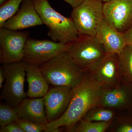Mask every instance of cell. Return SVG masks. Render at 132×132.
Returning a JSON list of instances; mask_svg holds the SVG:
<instances>
[{
	"instance_id": "obj_1",
	"label": "cell",
	"mask_w": 132,
	"mask_h": 132,
	"mask_svg": "<svg viewBox=\"0 0 132 132\" xmlns=\"http://www.w3.org/2000/svg\"><path fill=\"white\" fill-rule=\"evenodd\" d=\"M105 89L90 73H85L81 81L72 88L71 101L65 112L58 119L47 124L45 132H59L62 127L70 132L90 109L98 105Z\"/></svg>"
},
{
	"instance_id": "obj_2",
	"label": "cell",
	"mask_w": 132,
	"mask_h": 132,
	"mask_svg": "<svg viewBox=\"0 0 132 132\" xmlns=\"http://www.w3.org/2000/svg\"><path fill=\"white\" fill-rule=\"evenodd\" d=\"M36 9L43 24L48 29V35L54 41L68 44L79 36L73 21L65 17L52 7L48 0H35Z\"/></svg>"
},
{
	"instance_id": "obj_3",
	"label": "cell",
	"mask_w": 132,
	"mask_h": 132,
	"mask_svg": "<svg viewBox=\"0 0 132 132\" xmlns=\"http://www.w3.org/2000/svg\"><path fill=\"white\" fill-rule=\"evenodd\" d=\"M49 85L73 88L82 80L83 73L67 52H63L39 66Z\"/></svg>"
},
{
	"instance_id": "obj_4",
	"label": "cell",
	"mask_w": 132,
	"mask_h": 132,
	"mask_svg": "<svg viewBox=\"0 0 132 132\" xmlns=\"http://www.w3.org/2000/svg\"><path fill=\"white\" fill-rule=\"evenodd\" d=\"M75 64L84 73L92 71L106 54L96 36L80 35L71 43L67 52Z\"/></svg>"
},
{
	"instance_id": "obj_5",
	"label": "cell",
	"mask_w": 132,
	"mask_h": 132,
	"mask_svg": "<svg viewBox=\"0 0 132 132\" xmlns=\"http://www.w3.org/2000/svg\"><path fill=\"white\" fill-rule=\"evenodd\" d=\"M101 0H84L71 13V17L79 35L95 36L104 19Z\"/></svg>"
},
{
	"instance_id": "obj_6",
	"label": "cell",
	"mask_w": 132,
	"mask_h": 132,
	"mask_svg": "<svg viewBox=\"0 0 132 132\" xmlns=\"http://www.w3.org/2000/svg\"><path fill=\"white\" fill-rule=\"evenodd\" d=\"M5 76V82L1 94V99L14 108H16L27 93L24 86L26 76L23 61L4 64L2 66Z\"/></svg>"
},
{
	"instance_id": "obj_7",
	"label": "cell",
	"mask_w": 132,
	"mask_h": 132,
	"mask_svg": "<svg viewBox=\"0 0 132 132\" xmlns=\"http://www.w3.org/2000/svg\"><path fill=\"white\" fill-rule=\"evenodd\" d=\"M70 45L71 43L65 44L53 40L28 38L22 61L39 67L60 54L67 52Z\"/></svg>"
},
{
	"instance_id": "obj_8",
	"label": "cell",
	"mask_w": 132,
	"mask_h": 132,
	"mask_svg": "<svg viewBox=\"0 0 132 132\" xmlns=\"http://www.w3.org/2000/svg\"><path fill=\"white\" fill-rule=\"evenodd\" d=\"M29 33L1 28L0 46L1 64L22 61L24 48Z\"/></svg>"
},
{
	"instance_id": "obj_9",
	"label": "cell",
	"mask_w": 132,
	"mask_h": 132,
	"mask_svg": "<svg viewBox=\"0 0 132 132\" xmlns=\"http://www.w3.org/2000/svg\"><path fill=\"white\" fill-rule=\"evenodd\" d=\"M103 11L106 21L119 32L132 26V0H110L104 3Z\"/></svg>"
},
{
	"instance_id": "obj_10",
	"label": "cell",
	"mask_w": 132,
	"mask_h": 132,
	"mask_svg": "<svg viewBox=\"0 0 132 132\" xmlns=\"http://www.w3.org/2000/svg\"><path fill=\"white\" fill-rule=\"evenodd\" d=\"M98 105L111 108L118 113L132 111V84L122 81L113 87L106 88Z\"/></svg>"
},
{
	"instance_id": "obj_11",
	"label": "cell",
	"mask_w": 132,
	"mask_h": 132,
	"mask_svg": "<svg viewBox=\"0 0 132 132\" xmlns=\"http://www.w3.org/2000/svg\"><path fill=\"white\" fill-rule=\"evenodd\" d=\"M72 95V88L55 86L43 97L48 123L58 119L65 112Z\"/></svg>"
},
{
	"instance_id": "obj_12",
	"label": "cell",
	"mask_w": 132,
	"mask_h": 132,
	"mask_svg": "<svg viewBox=\"0 0 132 132\" xmlns=\"http://www.w3.org/2000/svg\"><path fill=\"white\" fill-rule=\"evenodd\" d=\"M88 73L105 88L119 85L122 82V79L119 67L118 54H106Z\"/></svg>"
},
{
	"instance_id": "obj_13",
	"label": "cell",
	"mask_w": 132,
	"mask_h": 132,
	"mask_svg": "<svg viewBox=\"0 0 132 132\" xmlns=\"http://www.w3.org/2000/svg\"><path fill=\"white\" fill-rule=\"evenodd\" d=\"M42 24L36 9L35 0H24L16 14L5 22L1 28L19 31Z\"/></svg>"
},
{
	"instance_id": "obj_14",
	"label": "cell",
	"mask_w": 132,
	"mask_h": 132,
	"mask_svg": "<svg viewBox=\"0 0 132 132\" xmlns=\"http://www.w3.org/2000/svg\"><path fill=\"white\" fill-rule=\"evenodd\" d=\"M95 36L106 54H119L127 45L124 33L116 30L105 19Z\"/></svg>"
},
{
	"instance_id": "obj_15",
	"label": "cell",
	"mask_w": 132,
	"mask_h": 132,
	"mask_svg": "<svg viewBox=\"0 0 132 132\" xmlns=\"http://www.w3.org/2000/svg\"><path fill=\"white\" fill-rule=\"evenodd\" d=\"M15 108L19 118L44 125L48 123L43 97L25 98Z\"/></svg>"
},
{
	"instance_id": "obj_16",
	"label": "cell",
	"mask_w": 132,
	"mask_h": 132,
	"mask_svg": "<svg viewBox=\"0 0 132 132\" xmlns=\"http://www.w3.org/2000/svg\"><path fill=\"white\" fill-rule=\"evenodd\" d=\"M24 62L28 85L27 96L33 98L43 97L49 90V84L40 67Z\"/></svg>"
},
{
	"instance_id": "obj_17",
	"label": "cell",
	"mask_w": 132,
	"mask_h": 132,
	"mask_svg": "<svg viewBox=\"0 0 132 132\" xmlns=\"http://www.w3.org/2000/svg\"><path fill=\"white\" fill-rule=\"evenodd\" d=\"M118 114L113 109L97 105L90 109L83 119L89 121L110 122L113 121Z\"/></svg>"
},
{
	"instance_id": "obj_18",
	"label": "cell",
	"mask_w": 132,
	"mask_h": 132,
	"mask_svg": "<svg viewBox=\"0 0 132 132\" xmlns=\"http://www.w3.org/2000/svg\"><path fill=\"white\" fill-rule=\"evenodd\" d=\"M118 55L122 81L132 84V46L127 45Z\"/></svg>"
},
{
	"instance_id": "obj_19",
	"label": "cell",
	"mask_w": 132,
	"mask_h": 132,
	"mask_svg": "<svg viewBox=\"0 0 132 132\" xmlns=\"http://www.w3.org/2000/svg\"><path fill=\"white\" fill-rule=\"evenodd\" d=\"M113 121L96 122L82 119L76 123L70 132H105L108 131Z\"/></svg>"
},
{
	"instance_id": "obj_20",
	"label": "cell",
	"mask_w": 132,
	"mask_h": 132,
	"mask_svg": "<svg viewBox=\"0 0 132 132\" xmlns=\"http://www.w3.org/2000/svg\"><path fill=\"white\" fill-rule=\"evenodd\" d=\"M24 0H7L0 6V28L18 12Z\"/></svg>"
},
{
	"instance_id": "obj_21",
	"label": "cell",
	"mask_w": 132,
	"mask_h": 132,
	"mask_svg": "<svg viewBox=\"0 0 132 132\" xmlns=\"http://www.w3.org/2000/svg\"><path fill=\"white\" fill-rule=\"evenodd\" d=\"M108 131L132 132V114H118Z\"/></svg>"
},
{
	"instance_id": "obj_22",
	"label": "cell",
	"mask_w": 132,
	"mask_h": 132,
	"mask_svg": "<svg viewBox=\"0 0 132 132\" xmlns=\"http://www.w3.org/2000/svg\"><path fill=\"white\" fill-rule=\"evenodd\" d=\"M19 119V116L15 108L6 103H1L0 105L1 127L15 122Z\"/></svg>"
},
{
	"instance_id": "obj_23",
	"label": "cell",
	"mask_w": 132,
	"mask_h": 132,
	"mask_svg": "<svg viewBox=\"0 0 132 132\" xmlns=\"http://www.w3.org/2000/svg\"><path fill=\"white\" fill-rule=\"evenodd\" d=\"M16 123L25 132H41L46 131V125L19 118Z\"/></svg>"
},
{
	"instance_id": "obj_24",
	"label": "cell",
	"mask_w": 132,
	"mask_h": 132,
	"mask_svg": "<svg viewBox=\"0 0 132 132\" xmlns=\"http://www.w3.org/2000/svg\"><path fill=\"white\" fill-rule=\"evenodd\" d=\"M1 132H25L16 122L9 124L1 127Z\"/></svg>"
},
{
	"instance_id": "obj_25",
	"label": "cell",
	"mask_w": 132,
	"mask_h": 132,
	"mask_svg": "<svg viewBox=\"0 0 132 132\" xmlns=\"http://www.w3.org/2000/svg\"><path fill=\"white\" fill-rule=\"evenodd\" d=\"M127 45L132 46V26L124 33Z\"/></svg>"
},
{
	"instance_id": "obj_26",
	"label": "cell",
	"mask_w": 132,
	"mask_h": 132,
	"mask_svg": "<svg viewBox=\"0 0 132 132\" xmlns=\"http://www.w3.org/2000/svg\"><path fill=\"white\" fill-rule=\"evenodd\" d=\"M68 3L73 9L79 6L84 0H62Z\"/></svg>"
},
{
	"instance_id": "obj_27",
	"label": "cell",
	"mask_w": 132,
	"mask_h": 132,
	"mask_svg": "<svg viewBox=\"0 0 132 132\" xmlns=\"http://www.w3.org/2000/svg\"><path fill=\"white\" fill-rule=\"evenodd\" d=\"M5 79V73L3 72L2 67H1L0 68V88L1 89L3 86V82Z\"/></svg>"
},
{
	"instance_id": "obj_28",
	"label": "cell",
	"mask_w": 132,
	"mask_h": 132,
	"mask_svg": "<svg viewBox=\"0 0 132 132\" xmlns=\"http://www.w3.org/2000/svg\"><path fill=\"white\" fill-rule=\"evenodd\" d=\"M6 1L7 0H0V5H1Z\"/></svg>"
},
{
	"instance_id": "obj_29",
	"label": "cell",
	"mask_w": 132,
	"mask_h": 132,
	"mask_svg": "<svg viewBox=\"0 0 132 132\" xmlns=\"http://www.w3.org/2000/svg\"><path fill=\"white\" fill-rule=\"evenodd\" d=\"M103 2L105 3L108 2L110 1V0H101Z\"/></svg>"
}]
</instances>
